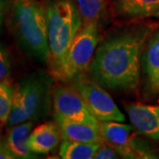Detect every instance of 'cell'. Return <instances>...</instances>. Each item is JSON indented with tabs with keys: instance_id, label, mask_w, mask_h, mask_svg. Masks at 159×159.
Instances as JSON below:
<instances>
[{
	"instance_id": "52a82bcc",
	"label": "cell",
	"mask_w": 159,
	"mask_h": 159,
	"mask_svg": "<svg viewBox=\"0 0 159 159\" xmlns=\"http://www.w3.org/2000/svg\"><path fill=\"white\" fill-rule=\"evenodd\" d=\"M52 100L56 123L66 120H97L74 87H56Z\"/></svg>"
},
{
	"instance_id": "ffe728a7",
	"label": "cell",
	"mask_w": 159,
	"mask_h": 159,
	"mask_svg": "<svg viewBox=\"0 0 159 159\" xmlns=\"http://www.w3.org/2000/svg\"><path fill=\"white\" fill-rule=\"evenodd\" d=\"M16 158L9 148L6 139L0 138V159H13Z\"/></svg>"
},
{
	"instance_id": "2e32d148",
	"label": "cell",
	"mask_w": 159,
	"mask_h": 159,
	"mask_svg": "<svg viewBox=\"0 0 159 159\" xmlns=\"http://www.w3.org/2000/svg\"><path fill=\"white\" fill-rule=\"evenodd\" d=\"M83 24L101 21L105 14L104 0H74Z\"/></svg>"
},
{
	"instance_id": "3957f363",
	"label": "cell",
	"mask_w": 159,
	"mask_h": 159,
	"mask_svg": "<svg viewBox=\"0 0 159 159\" xmlns=\"http://www.w3.org/2000/svg\"><path fill=\"white\" fill-rule=\"evenodd\" d=\"M12 29L24 52L36 61L49 64L46 7L37 0L12 1Z\"/></svg>"
},
{
	"instance_id": "5bb4252c",
	"label": "cell",
	"mask_w": 159,
	"mask_h": 159,
	"mask_svg": "<svg viewBox=\"0 0 159 159\" xmlns=\"http://www.w3.org/2000/svg\"><path fill=\"white\" fill-rule=\"evenodd\" d=\"M116 11L126 18H144L159 11V0H117Z\"/></svg>"
},
{
	"instance_id": "5b68a950",
	"label": "cell",
	"mask_w": 159,
	"mask_h": 159,
	"mask_svg": "<svg viewBox=\"0 0 159 159\" xmlns=\"http://www.w3.org/2000/svg\"><path fill=\"white\" fill-rule=\"evenodd\" d=\"M22 99L29 120L37 122L45 119L51 111V79L43 72L24 77L14 86Z\"/></svg>"
},
{
	"instance_id": "e0dca14e",
	"label": "cell",
	"mask_w": 159,
	"mask_h": 159,
	"mask_svg": "<svg viewBox=\"0 0 159 159\" xmlns=\"http://www.w3.org/2000/svg\"><path fill=\"white\" fill-rule=\"evenodd\" d=\"M14 86L10 79L0 82V125L7 124L11 111Z\"/></svg>"
},
{
	"instance_id": "8992f818",
	"label": "cell",
	"mask_w": 159,
	"mask_h": 159,
	"mask_svg": "<svg viewBox=\"0 0 159 159\" xmlns=\"http://www.w3.org/2000/svg\"><path fill=\"white\" fill-rule=\"evenodd\" d=\"M74 87L85 101L88 108L96 119L102 121L124 122L125 117L108 92L95 80L87 79L82 75L75 78Z\"/></svg>"
},
{
	"instance_id": "7a4b0ae2",
	"label": "cell",
	"mask_w": 159,
	"mask_h": 159,
	"mask_svg": "<svg viewBox=\"0 0 159 159\" xmlns=\"http://www.w3.org/2000/svg\"><path fill=\"white\" fill-rule=\"evenodd\" d=\"M51 74L62 80L65 58L75 35L83 26L79 10L72 0H51L45 6Z\"/></svg>"
},
{
	"instance_id": "ac0fdd59",
	"label": "cell",
	"mask_w": 159,
	"mask_h": 159,
	"mask_svg": "<svg viewBox=\"0 0 159 159\" xmlns=\"http://www.w3.org/2000/svg\"><path fill=\"white\" fill-rule=\"evenodd\" d=\"M11 59L6 47L0 43V82L10 79L11 75Z\"/></svg>"
},
{
	"instance_id": "44dd1931",
	"label": "cell",
	"mask_w": 159,
	"mask_h": 159,
	"mask_svg": "<svg viewBox=\"0 0 159 159\" xmlns=\"http://www.w3.org/2000/svg\"><path fill=\"white\" fill-rule=\"evenodd\" d=\"M6 11V0H0V31L3 28Z\"/></svg>"
},
{
	"instance_id": "d6986e66",
	"label": "cell",
	"mask_w": 159,
	"mask_h": 159,
	"mask_svg": "<svg viewBox=\"0 0 159 159\" xmlns=\"http://www.w3.org/2000/svg\"><path fill=\"white\" fill-rule=\"evenodd\" d=\"M118 152L108 143L102 142L95 153L94 159H116L119 157Z\"/></svg>"
},
{
	"instance_id": "9c48e42d",
	"label": "cell",
	"mask_w": 159,
	"mask_h": 159,
	"mask_svg": "<svg viewBox=\"0 0 159 159\" xmlns=\"http://www.w3.org/2000/svg\"><path fill=\"white\" fill-rule=\"evenodd\" d=\"M99 125L102 141L111 145L119 156L123 158H137L132 142L131 125L118 121H102Z\"/></svg>"
},
{
	"instance_id": "8fae6325",
	"label": "cell",
	"mask_w": 159,
	"mask_h": 159,
	"mask_svg": "<svg viewBox=\"0 0 159 159\" xmlns=\"http://www.w3.org/2000/svg\"><path fill=\"white\" fill-rule=\"evenodd\" d=\"M61 140L59 125L56 122H46L32 130L29 147L34 154H48L57 148Z\"/></svg>"
},
{
	"instance_id": "4fadbf2b",
	"label": "cell",
	"mask_w": 159,
	"mask_h": 159,
	"mask_svg": "<svg viewBox=\"0 0 159 159\" xmlns=\"http://www.w3.org/2000/svg\"><path fill=\"white\" fill-rule=\"evenodd\" d=\"M34 122L31 120L11 126L6 136L9 148L16 158H34L33 153L29 147V140L33 129Z\"/></svg>"
},
{
	"instance_id": "603a6c76",
	"label": "cell",
	"mask_w": 159,
	"mask_h": 159,
	"mask_svg": "<svg viewBox=\"0 0 159 159\" xmlns=\"http://www.w3.org/2000/svg\"><path fill=\"white\" fill-rule=\"evenodd\" d=\"M0 138H1V132H0Z\"/></svg>"
},
{
	"instance_id": "ba28073f",
	"label": "cell",
	"mask_w": 159,
	"mask_h": 159,
	"mask_svg": "<svg viewBox=\"0 0 159 159\" xmlns=\"http://www.w3.org/2000/svg\"><path fill=\"white\" fill-rule=\"evenodd\" d=\"M124 107L131 123L140 134L159 141V105L129 102Z\"/></svg>"
},
{
	"instance_id": "6da1fadb",
	"label": "cell",
	"mask_w": 159,
	"mask_h": 159,
	"mask_svg": "<svg viewBox=\"0 0 159 159\" xmlns=\"http://www.w3.org/2000/svg\"><path fill=\"white\" fill-rule=\"evenodd\" d=\"M156 25L141 24L115 32L97 48L89 71L103 88L136 89L141 80L142 52Z\"/></svg>"
},
{
	"instance_id": "7402d4cb",
	"label": "cell",
	"mask_w": 159,
	"mask_h": 159,
	"mask_svg": "<svg viewBox=\"0 0 159 159\" xmlns=\"http://www.w3.org/2000/svg\"><path fill=\"white\" fill-rule=\"evenodd\" d=\"M155 16H156V17L159 18V11H158V12H157V13L155 14Z\"/></svg>"
},
{
	"instance_id": "9a60e30c",
	"label": "cell",
	"mask_w": 159,
	"mask_h": 159,
	"mask_svg": "<svg viewBox=\"0 0 159 159\" xmlns=\"http://www.w3.org/2000/svg\"><path fill=\"white\" fill-rule=\"evenodd\" d=\"M100 144L63 140L59 156L63 159H92Z\"/></svg>"
},
{
	"instance_id": "7c38bea8",
	"label": "cell",
	"mask_w": 159,
	"mask_h": 159,
	"mask_svg": "<svg viewBox=\"0 0 159 159\" xmlns=\"http://www.w3.org/2000/svg\"><path fill=\"white\" fill-rule=\"evenodd\" d=\"M147 88L152 95L159 94V29L148 39L143 55Z\"/></svg>"
},
{
	"instance_id": "30bf717a",
	"label": "cell",
	"mask_w": 159,
	"mask_h": 159,
	"mask_svg": "<svg viewBox=\"0 0 159 159\" xmlns=\"http://www.w3.org/2000/svg\"><path fill=\"white\" fill-rule=\"evenodd\" d=\"M62 140L86 143H102L98 120H66L57 123Z\"/></svg>"
},
{
	"instance_id": "277c9868",
	"label": "cell",
	"mask_w": 159,
	"mask_h": 159,
	"mask_svg": "<svg viewBox=\"0 0 159 159\" xmlns=\"http://www.w3.org/2000/svg\"><path fill=\"white\" fill-rule=\"evenodd\" d=\"M98 41V24H83L73 40L65 58L62 80L75 79L89 69Z\"/></svg>"
}]
</instances>
